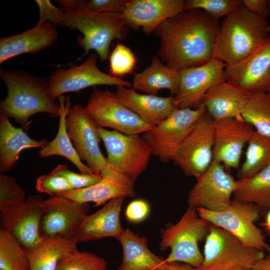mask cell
I'll use <instances>...</instances> for the list:
<instances>
[{
    "label": "cell",
    "mask_w": 270,
    "mask_h": 270,
    "mask_svg": "<svg viewBox=\"0 0 270 270\" xmlns=\"http://www.w3.org/2000/svg\"><path fill=\"white\" fill-rule=\"evenodd\" d=\"M220 26L218 20L203 10H184L164 21L154 30L160 42L158 56L178 72L204 64L213 58Z\"/></svg>",
    "instance_id": "cell-1"
},
{
    "label": "cell",
    "mask_w": 270,
    "mask_h": 270,
    "mask_svg": "<svg viewBox=\"0 0 270 270\" xmlns=\"http://www.w3.org/2000/svg\"><path fill=\"white\" fill-rule=\"evenodd\" d=\"M35 2L40 11L39 20L49 22L55 27L78 30L82 36L78 37V42L84 50V54L94 50L102 62L108 58L112 42L124 40L130 29L122 14L93 11L88 7V0H56L59 8L49 0Z\"/></svg>",
    "instance_id": "cell-2"
},
{
    "label": "cell",
    "mask_w": 270,
    "mask_h": 270,
    "mask_svg": "<svg viewBox=\"0 0 270 270\" xmlns=\"http://www.w3.org/2000/svg\"><path fill=\"white\" fill-rule=\"evenodd\" d=\"M0 76L7 88V95L0 103L1 114L13 118L26 131L32 122L29 118L36 114L60 117V104L50 96L45 78L3 69L0 70Z\"/></svg>",
    "instance_id": "cell-3"
},
{
    "label": "cell",
    "mask_w": 270,
    "mask_h": 270,
    "mask_svg": "<svg viewBox=\"0 0 270 270\" xmlns=\"http://www.w3.org/2000/svg\"><path fill=\"white\" fill-rule=\"evenodd\" d=\"M266 18L242 5L224 17L215 38L213 58L226 65L236 64L254 52L268 38Z\"/></svg>",
    "instance_id": "cell-4"
},
{
    "label": "cell",
    "mask_w": 270,
    "mask_h": 270,
    "mask_svg": "<svg viewBox=\"0 0 270 270\" xmlns=\"http://www.w3.org/2000/svg\"><path fill=\"white\" fill-rule=\"evenodd\" d=\"M210 224L198 214L196 208L188 206L176 224L161 230L160 248L170 249L164 262H181L194 268H199L203 262L204 256L198 242L205 240Z\"/></svg>",
    "instance_id": "cell-5"
},
{
    "label": "cell",
    "mask_w": 270,
    "mask_h": 270,
    "mask_svg": "<svg viewBox=\"0 0 270 270\" xmlns=\"http://www.w3.org/2000/svg\"><path fill=\"white\" fill-rule=\"evenodd\" d=\"M203 256L198 270L252 269L265 255L264 252L245 245L228 231L210 224Z\"/></svg>",
    "instance_id": "cell-6"
},
{
    "label": "cell",
    "mask_w": 270,
    "mask_h": 270,
    "mask_svg": "<svg viewBox=\"0 0 270 270\" xmlns=\"http://www.w3.org/2000/svg\"><path fill=\"white\" fill-rule=\"evenodd\" d=\"M200 217L220 227L240 240L245 245L263 252H270L262 230L254 224L260 212L254 204L233 200L226 209L214 212L196 208Z\"/></svg>",
    "instance_id": "cell-7"
},
{
    "label": "cell",
    "mask_w": 270,
    "mask_h": 270,
    "mask_svg": "<svg viewBox=\"0 0 270 270\" xmlns=\"http://www.w3.org/2000/svg\"><path fill=\"white\" fill-rule=\"evenodd\" d=\"M84 108L100 128H109L126 134H143L154 126L150 124L118 98L116 92L94 87Z\"/></svg>",
    "instance_id": "cell-8"
},
{
    "label": "cell",
    "mask_w": 270,
    "mask_h": 270,
    "mask_svg": "<svg viewBox=\"0 0 270 270\" xmlns=\"http://www.w3.org/2000/svg\"><path fill=\"white\" fill-rule=\"evenodd\" d=\"M214 120L206 112L194 122L180 145L174 162L196 178L214 160Z\"/></svg>",
    "instance_id": "cell-9"
},
{
    "label": "cell",
    "mask_w": 270,
    "mask_h": 270,
    "mask_svg": "<svg viewBox=\"0 0 270 270\" xmlns=\"http://www.w3.org/2000/svg\"><path fill=\"white\" fill-rule=\"evenodd\" d=\"M106 150L107 162L136 181L146 169L152 151L140 134H126L98 127Z\"/></svg>",
    "instance_id": "cell-10"
},
{
    "label": "cell",
    "mask_w": 270,
    "mask_h": 270,
    "mask_svg": "<svg viewBox=\"0 0 270 270\" xmlns=\"http://www.w3.org/2000/svg\"><path fill=\"white\" fill-rule=\"evenodd\" d=\"M206 109L202 104L196 108H178L169 116L142 134L152 155L162 162L174 160L178 148L194 122Z\"/></svg>",
    "instance_id": "cell-11"
},
{
    "label": "cell",
    "mask_w": 270,
    "mask_h": 270,
    "mask_svg": "<svg viewBox=\"0 0 270 270\" xmlns=\"http://www.w3.org/2000/svg\"><path fill=\"white\" fill-rule=\"evenodd\" d=\"M39 232L42 238L74 240L90 205L66 198L52 197L43 200Z\"/></svg>",
    "instance_id": "cell-12"
},
{
    "label": "cell",
    "mask_w": 270,
    "mask_h": 270,
    "mask_svg": "<svg viewBox=\"0 0 270 270\" xmlns=\"http://www.w3.org/2000/svg\"><path fill=\"white\" fill-rule=\"evenodd\" d=\"M236 180L222 164L213 160L208 168L196 178L190 190L187 202L194 208L218 212L228 207L236 190Z\"/></svg>",
    "instance_id": "cell-13"
},
{
    "label": "cell",
    "mask_w": 270,
    "mask_h": 270,
    "mask_svg": "<svg viewBox=\"0 0 270 270\" xmlns=\"http://www.w3.org/2000/svg\"><path fill=\"white\" fill-rule=\"evenodd\" d=\"M98 58L97 54H92L80 64L54 71L48 80L52 98L56 100L66 93L79 92L98 85L132 86V83L100 70L96 64Z\"/></svg>",
    "instance_id": "cell-14"
},
{
    "label": "cell",
    "mask_w": 270,
    "mask_h": 270,
    "mask_svg": "<svg viewBox=\"0 0 270 270\" xmlns=\"http://www.w3.org/2000/svg\"><path fill=\"white\" fill-rule=\"evenodd\" d=\"M68 136L82 160L86 162L93 173L100 176L107 159L100 148L102 140L98 126L86 111L76 104L70 107L66 118Z\"/></svg>",
    "instance_id": "cell-15"
},
{
    "label": "cell",
    "mask_w": 270,
    "mask_h": 270,
    "mask_svg": "<svg viewBox=\"0 0 270 270\" xmlns=\"http://www.w3.org/2000/svg\"><path fill=\"white\" fill-rule=\"evenodd\" d=\"M226 66L224 62L212 58L201 66L179 71L178 88L174 96L178 108H198L208 90L226 81Z\"/></svg>",
    "instance_id": "cell-16"
},
{
    "label": "cell",
    "mask_w": 270,
    "mask_h": 270,
    "mask_svg": "<svg viewBox=\"0 0 270 270\" xmlns=\"http://www.w3.org/2000/svg\"><path fill=\"white\" fill-rule=\"evenodd\" d=\"M226 80L252 95L270 92V37L254 52L234 64L226 65Z\"/></svg>",
    "instance_id": "cell-17"
},
{
    "label": "cell",
    "mask_w": 270,
    "mask_h": 270,
    "mask_svg": "<svg viewBox=\"0 0 270 270\" xmlns=\"http://www.w3.org/2000/svg\"><path fill=\"white\" fill-rule=\"evenodd\" d=\"M43 200L30 195L22 202L0 212V228L10 232L24 251L42 240L39 225Z\"/></svg>",
    "instance_id": "cell-18"
},
{
    "label": "cell",
    "mask_w": 270,
    "mask_h": 270,
    "mask_svg": "<svg viewBox=\"0 0 270 270\" xmlns=\"http://www.w3.org/2000/svg\"><path fill=\"white\" fill-rule=\"evenodd\" d=\"M254 131L243 119L230 118L216 121L213 160L226 169H238L243 148Z\"/></svg>",
    "instance_id": "cell-19"
},
{
    "label": "cell",
    "mask_w": 270,
    "mask_h": 270,
    "mask_svg": "<svg viewBox=\"0 0 270 270\" xmlns=\"http://www.w3.org/2000/svg\"><path fill=\"white\" fill-rule=\"evenodd\" d=\"M100 176L101 180L94 185L65 192L56 197L66 198L80 202H93L94 206H98L116 198L134 196V181L114 166L106 162Z\"/></svg>",
    "instance_id": "cell-20"
},
{
    "label": "cell",
    "mask_w": 270,
    "mask_h": 270,
    "mask_svg": "<svg viewBox=\"0 0 270 270\" xmlns=\"http://www.w3.org/2000/svg\"><path fill=\"white\" fill-rule=\"evenodd\" d=\"M184 0H128L122 15L130 28L148 35L165 20L185 10Z\"/></svg>",
    "instance_id": "cell-21"
},
{
    "label": "cell",
    "mask_w": 270,
    "mask_h": 270,
    "mask_svg": "<svg viewBox=\"0 0 270 270\" xmlns=\"http://www.w3.org/2000/svg\"><path fill=\"white\" fill-rule=\"evenodd\" d=\"M56 27L38 20L32 28L0 39V64L17 56L35 54L52 45L58 38Z\"/></svg>",
    "instance_id": "cell-22"
},
{
    "label": "cell",
    "mask_w": 270,
    "mask_h": 270,
    "mask_svg": "<svg viewBox=\"0 0 270 270\" xmlns=\"http://www.w3.org/2000/svg\"><path fill=\"white\" fill-rule=\"evenodd\" d=\"M118 100L147 123L156 126L178 108L173 96L162 97L141 94L133 88L116 87Z\"/></svg>",
    "instance_id": "cell-23"
},
{
    "label": "cell",
    "mask_w": 270,
    "mask_h": 270,
    "mask_svg": "<svg viewBox=\"0 0 270 270\" xmlns=\"http://www.w3.org/2000/svg\"><path fill=\"white\" fill-rule=\"evenodd\" d=\"M124 198L111 200L96 212L83 220L74 240L87 242L108 237L117 239L124 229L121 225L120 214Z\"/></svg>",
    "instance_id": "cell-24"
},
{
    "label": "cell",
    "mask_w": 270,
    "mask_h": 270,
    "mask_svg": "<svg viewBox=\"0 0 270 270\" xmlns=\"http://www.w3.org/2000/svg\"><path fill=\"white\" fill-rule=\"evenodd\" d=\"M251 95L226 81L212 87L205 94L202 104L206 112L216 122L226 118L243 119V109Z\"/></svg>",
    "instance_id": "cell-25"
},
{
    "label": "cell",
    "mask_w": 270,
    "mask_h": 270,
    "mask_svg": "<svg viewBox=\"0 0 270 270\" xmlns=\"http://www.w3.org/2000/svg\"><path fill=\"white\" fill-rule=\"evenodd\" d=\"M46 139L36 140L30 137L22 128H16L9 118L0 114V171L9 172L16 166L20 152L26 148H42Z\"/></svg>",
    "instance_id": "cell-26"
},
{
    "label": "cell",
    "mask_w": 270,
    "mask_h": 270,
    "mask_svg": "<svg viewBox=\"0 0 270 270\" xmlns=\"http://www.w3.org/2000/svg\"><path fill=\"white\" fill-rule=\"evenodd\" d=\"M116 240L122 250V262L117 270H156L164 262L163 258L150 250L145 236L127 228Z\"/></svg>",
    "instance_id": "cell-27"
},
{
    "label": "cell",
    "mask_w": 270,
    "mask_h": 270,
    "mask_svg": "<svg viewBox=\"0 0 270 270\" xmlns=\"http://www.w3.org/2000/svg\"><path fill=\"white\" fill-rule=\"evenodd\" d=\"M179 81V72L163 64L158 56H154L149 66L134 75L132 87L152 95H156L162 89H167L172 96L178 90Z\"/></svg>",
    "instance_id": "cell-28"
},
{
    "label": "cell",
    "mask_w": 270,
    "mask_h": 270,
    "mask_svg": "<svg viewBox=\"0 0 270 270\" xmlns=\"http://www.w3.org/2000/svg\"><path fill=\"white\" fill-rule=\"evenodd\" d=\"M60 104L58 129L56 136L46 145L41 148L38 156L41 158L52 156H60L66 158L74 164L84 174H94L90 168L84 164L80 158L75 148L72 146L68 136L66 126V118L71 107L70 98L63 95L58 98Z\"/></svg>",
    "instance_id": "cell-29"
},
{
    "label": "cell",
    "mask_w": 270,
    "mask_h": 270,
    "mask_svg": "<svg viewBox=\"0 0 270 270\" xmlns=\"http://www.w3.org/2000/svg\"><path fill=\"white\" fill-rule=\"evenodd\" d=\"M233 200L254 204L266 214L270 210V164L250 178L236 180Z\"/></svg>",
    "instance_id": "cell-30"
},
{
    "label": "cell",
    "mask_w": 270,
    "mask_h": 270,
    "mask_svg": "<svg viewBox=\"0 0 270 270\" xmlns=\"http://www.w3.org/2000/svg\"><path fill=\"white\" fill-rule=\"evenodd\" d=\"M77 243L74 240L42 238L36 246L25 251L30 270H54L60 258L78 250Z\"/></svg>",
    "instance_id": "cell-31"
},
{
    "label": "cell",
    "mask_w": 270,
    "mask_h": 270,
    "mask_svg": "<svg viewBox=\"0 0 270 270\" xmlns=\"http://www.w3.org/2000/svg\"><path fill=\"white\" fill-rule=\"evenodd\" d=\"M270 164V136L254 131L248 143L245 160L238 169V179L250 178Z\"/></svg>",
    "instance_id": "cell-32"
},
{
    "label": "cell",
    "mask_w": 270,
    "mask_h": 270,
    "mask_svg": "<svg viewBox=\"0 0 270 270\" xmlns=\"http://www.w3.org/2000/svg\"><path fill=\"white\" fill-rule=\"evenodd\" d=\"M242 116L256 128V131L270 136V94L251 95L243 109Z\"/></svg>",
    "instance_id": "cell-33"
},
{
    "label": "cell",
    "mask_w": 270,
    "mask_h": 270,
    "mask_svg": "<svg viewBox=\"0 0 270 270\" xmlns=\"http://www.w3.org/2000/svg\"><path fill=\"white\" fill-rule=\"evenodd\" d=\"M0 270H30L25 251L10 232L0 228Z\"/></svg>",
    "instance_id": "cell-34"
},
{
    "label": "cell",
    "mask_w": 270,
    "mask_h": 270,
    "mask_svg": "<svg viewBox=\"0 0 270 270\" xmlns=\"http://www.w3.org/2000/svg\"><path fill=\"white\" fill-rule=\"evenodd\" d=\"M108 262L103 258L78 250L70 252L58 260L54 270H106Z\"/></svg>",
    "instance_id": "cell-35"
},
{
    "label": "cell",
    "mask_w": 270,
    "mask_h": 270,
    "mask_svg": "<svg viewBox=\"0 0 270 270\" xmlns=\"http://www.w3.org/2000/svg\"><path fill=\"white\" fill-rule=\"evenodd\" d=\"M242 5L240 0H187L185 10L198 9L214 18L226 16Z\"/></svg>",
    "instance_id": "cell-36"
},
{
    "label": "cell",
    "mask_w": 270,
    "mask_h": 270,
    "mask_svg": "<svg viewBox=\"0 0 270 270\" xmlns=\"http://www.w3.org/2000/svg\"><path fill=\"white\" fill-rule=\"evenodd\" d=\"M136 62L135 55L126 46L118 43L109 57L110 74L118 78L131 73Z\"/></svg>",
    "instance_id": "cell-37"
},
{
    "label": "cell",
    "mask_w": 270,
    "mask_h": 270,
    "mask_svg": "<svg viewBox=\"0 0 270 270\" xmlns=\"http://www.w3.org/2000/svg\"><path fill=\"white\" fill-rule=\"evenodd\" d=\"M26 193L12 176L0 174V211L6 210L25 200Z\"/></svg>",
    "instance_id": "cell-38"
},
{
    "label": "cell",
    "mask_w": 270,
    "mask_h": 270,
    "mask_svg": "<svg viewBox=\"0 0 270 270\" xmlns=\"http://www.w3.org/2000/svg\"><path fill=\"white\" fill-rule=\"evenodd\" d=\"M36 188L42 193H46L52 197L73 190L72 187L64 178L50 172L36 179Z\"/></svg>",
    "instance_id": "cell-39"
},
{
    "label": "cell",
    "mask_w": 270,
    "mask_h": 270,
    "mask_svg": "<svg viewBox=\"0 0 270 270\" xmlns=\"http://www.w3.org/2000/svg\"><path fill=\"white\" fill-rule=\"evenodd\" d=\"M50 172L65 178L72 186L73 190L88 187L98 182L102 178L101 176L95 174L73 172L69 170L66 164L58 165Z\"/></svg>",
    "instance_id": "cell-40"
},
{
    "label": "cell",
    "mask_w": 270,
    "mask_h": 270,
    "mask_svg": "<svg viewBox=\"0 0 270 270\" xmlns=\"http://www.w3.org/2000/svg\"><path fill=\"white\" fill-rule=\"evenodd\" d=\"M127 2L126 0H88L87 6L96 12L122 14Z\"/></svg>",
    "instance_id": "cell-41"
},
{
    "label": "cell",
    "mask_w": 270,
    "mask_h": 270,
    "mask_svg": "<svg viewBox=\"0 0 270 270\" xmlns=\"http://www.w3.org/2000/svg\"><path fill=\"white\" fill-rule=\"evenodd\" d=\"M150 208L148 204L142 199L131 202L127 206L125 216L130 222L138 223L145 220L149 214Z\"/></svg>",
    "instance_id": "cell-42"
},
{
    "label": "cell",
    "mask_w": 270,
    "mask_h": 270,
    "mask_svg": "<svg viewBox=\"0 0 270 270\" xmlns=\"http://www.w3.org/2000/svg\"><path fill=\"white\" fill-rule=\"evenodd\" d=\"M242 6L250 12L266 18L268 16L267 0H242Z\"/></svg>",
    "instance_id": "cell-43"
},
{
    "label": "cell",
    "mask_w": 270,
    "mask_h": 270,
    "mask_svg": "<svg viewBox=\"0 0 270 270\" xmlns=\"http://www.w3.org/2000/svg\"><path fill=\"white\" fill-rule=\"evenodd\" d=\"M156 270H198L188 264L181 262H164Z\"/></svg>",
    "instance_id": "cell-44"
},
{
    "label": "cell",
    "mask_w": 270,
    "mask_h": 270,
    "mask_svg": "<svg viewBox=\"0 0 270 270\" xmlns=\"http://www.w3.org/2000/svg\"><path fill=\"white\" fill-rule=\"evenodd\" d=\"M252 270H270V252L260 260L252 268Z\"/></svg>",
    "instance_id": "cell-45"
},
{
    "label": "cell",
    "mask_w": 270,
    "mask_h": 270,
    "mask_svg": "<svg viewBox=\"0 0 270 270\" xmlns=\"http://www.w3.org/2000/svg\"><path fill=\"white\" fill-rule=\"evenodd\" d=\"M266 214L265 220L262 223V226L266 232L270 234V210Z\"/></svg>",
    "instance_id": "cell-46"
},
{
    "label": "cell",
    "mask_w": 270,
    "mask_h": 270,
    "mask_svg": "<svg viewBox=\"0 0 270 270\" xmlns=\"http://www.w3.org/2000/svg\"><path fill=\"white\" fill-rule=\"evenodd\" d=\"M268 16L270 19V0H268Z\"/></svg>",
    "instance_id": "cell-47"
},
{
    "label": "cell",
    "mask_w": 270,
    "mask_h": 270,
    "mask_svg": "<svg viewBox=\"0 0 270 270\" xmlns=\"http://www.w3.org/2000/svg\"><path fill=\"white\" fill-rule=\"evenodd\" d=\"M267 31L268 34H270V25H268L267 29Z\"/></svg>",
    "instance_id": "cell-48"
},
{
    "label": "cell",
    "mask_w": 270,
    "mask_h": 270,
    "mask_svg": "<svg viewBox=\"0 0 270 270\" xmlns=\"http://www.w3.org/2000/svg\"><path fill=\"white\" fill-rule=\"evenodd\" d=\"M238 270H252V269H240Z\"/></svg>",
    "instance_id": "cell-49"
},
{
    "label": "cell",
    "mask_w": 270,
    "mask_h": 270,
    "mask_svg": "<svg viewBox=\"0 0 270 270\" xmlns=\"http://www.w3.org/2000/svg\"><path fill=\"white\" fill-rule=\"evenodd\" d=\"M268 94H270V92Z\"/></svg>",
    "instance_id": "cell-50"
}]
</instances>
